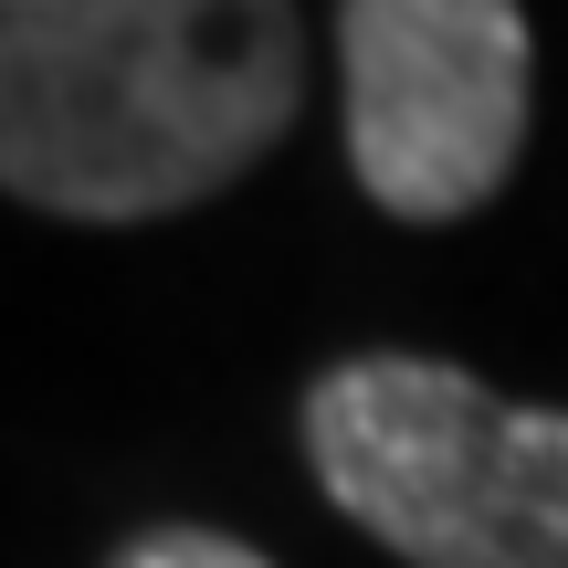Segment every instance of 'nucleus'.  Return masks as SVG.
I'll list each match as a JSON object with an SVG mask.
<instances>
[{
  "instance_id": "nucleus-2",
  "label": "nucleus",
  "mask_w": 568,
  "mask_h": 568,
  "mask_svg": "<svg viewBox=\"0 0 568 568\" xmlns=\"http://www.w3.org/2000/svg\"><path fill=\"white\" fill-rule=\"evenodd\" d=\"M305 453L326 506L410 568H568V410L453 358H337L305 389Z\"/></svg>"
},
{
  "instance_id": "nucleus-5",
  "label": "nucleus",
  "mask_w": 568,
  "mask_h": 568,
  "mask_svg": "<svg viewBox=\"0 0 568 568\" xmlns=\"http://www.w3.org/2000/svg\"><path fill=\"white\" fill-rule=\"evenodd\" d=\"M11 11H21V0H11Z\"/></svg>"
},
{
  "instance_id": "nucleus-3",
  "label": "nucleus",
  "mask_w": 568,
  "mask_h": 568,
  "mask_svg": "<svg viewBox=\"0 0 568 568\" xmlns=\"http://www.w3.org/2000/svg\"><path fill=\"white\" fill-rule=\"evenodd\" d=\"M347 169L389 222H464L527 159L537 42L516 0H337Z\"/></svg>"
},
{
  "instance_id": "nucleus-4",
  "label": "nucleus",
  "mask_w": 568,
  "mask_h": 568,
  "mask_svg": "<svg viewBox=\"0 0 568 568\" xmlns=\"http://www.w3.org/2000/svg\"><path fill=\"white\" fill-rule=\"evenodd\" d=\"M105 568H274V558H253L243 537H211V527H148V537H126Z\"/></svg>"
},
{
  "instance_id": "nucleus-1",
  "label": "nucleus",
  "mask_w": 568,
  "mask_h": 568,
  "mask_svg": "<svg viewBox=\"0 0 568 568\" xmlns=\"http://www.w3.org/2000/svg\"><path fill=\"white\" fill-rule=\"evenodd\" d=\"M295 105V0H21L0 21V180L53 222H169L264 169Z\"/></svg>"
}]
</instances>
